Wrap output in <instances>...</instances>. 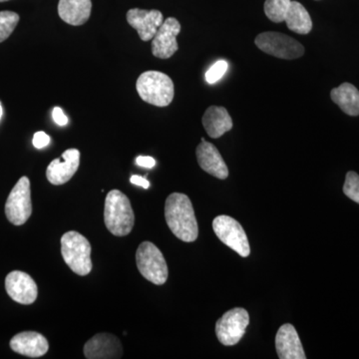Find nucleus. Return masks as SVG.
Instances as JSON below:
<instances>
[{"instance_id":"c756f323","label":"nucleus","mask_w":359,"mask_h":359,"mask_svg":"<svg viewBox=\"0 0 359 359\" xmlns=\"http://www.w3.org/2000/svg\"><path fill=\"white\" fill-rule=\"evenodd\" d=\"M2 113H4V111H2V106H1V103H0V119H1V117H2Z\"/></svg>"},{"instance_id":"c85d7f7f","label":"nucleus","mask_w":359,"mask_h":359,"mask_svg":"<svg viewBox=\"0 0 359 359\" xmlns=\"http://www.w3.org/2000/svg\"><path fill=\"white\" fill-rule=\"evenodd\" d=\"M130 182L134 185L142 187L144 189H148L150 187V183L147 179L143 178V177L138 176V175H134L130 179Z\"/></svg>"},{"instance_id":"6ab92c4d","label":"nucleus","mask_w":359,"mask_h":359,"mask_svg":"<svg viewBox=\"0 0 359 359\" xmlns=\"http://www.w3.org/2000/svg\"><path fill=\"white\" fill-rule=\"evenodd\" d=\"M203 125L211 138L218 139L233 128V120L226 108L211 106L203 116Z\"/></svg>"},{"instance_id":"4468645a","label":"nucleus","mask_w":359,"mask_h":359,"mask_svg":"<svg viewBox=\"0 0 359 359\" xmlns=\"http://www.w3.org/2000/svg\"><path fill=\"white\" fill-rule=\"evenodd\" d=\"M122 353L120 340L107 332L96 334L84 346V355L88 359L121 358Z\"/></svg>"},{"instance_id":"393cba45","label":"nucleus","mask_w":359,"mask_h":359,"mask_svg":"<svg viewBox=\"0 0 359 359\" xmlns=\"http://www.w3.org/2000/svg\"><path fill=\"white\" fill-rule=\"evenodd\" d=\"M228 66L226 61H217L205 73V80H207L208 83L214 84L222 79L224 75L226 74V70H228Z\"/></svg>"},{"instance_id":"1a4fd4ad","label":"nucleus","mask_w":359,"mask_h":359,"mask_svg":"<svg viewBox=\"0 0 359 359\" xmlns=\"http://www.w3.org/2000/svg\"><path fill=\"white\" fill-rule=\"evenodd\" d=\"M249 323V313L245 309L236 308L226 311L216 323L219 341L224 346H236L244 337Z\"/></svg>"},{"instance_id":"a211bd4d","label":"nucleus","mask_w":359,"mask_h":359,"mask_svg":"<svg viewBox=\"0 0 359 359\" xmlns=\"http://www.w3.org/2000/svg\"><path fill=\"white\" fill-rule=\"evenodd\" d=\"M91 0H59L58 14L68 25H84L91 15Z\"/></svg>"},{"instance_id":"9b49d317","label":"nucleus","mask_w":359,"mask_h":359,"mask_svg":"<svg viewBox=\"0 0 359 359\" xmlns=\"http://www.w3.org/2000/svg\"><path fill=\"white\" fill-rule=\"evenodd\" d=\"M7 294L14 302L21 304H32L36 301L39 289L34 280L23 273L14 271L7 275L6 278Z\"/></svg>"},{"instance_id":"dca6fc26","label":"nucleus","mask_w":359,"mask_h":359,"mask_svg":"<svg viewBox=\"0 0 359 359\" xmlns=\"http://www.w3.org/2000/svg\"><path fill=\"white\" fill-rule=\"evenodd\" d=\"M196 155L200 167L208 174L219 180L228 178V167L216 146L210 142L202 141V143L198 145Z\"/></svg>"},{"instance_id":"20e7f679","label":"nucleus","mask_w":359,"mask_h":359,"mask_svg":"<svg viewBox=\"0 0 359 359\" xmlns=\"http://www.w3.org/2000/svg\"><path fill=\"white\" fill-rule=\"evenodd\" d=\"M61 255L73 273L82 276L91 273V245L81 233L70 231L62 236Z\"/></svg>"},{"instance_id":"f03ea898","label":"nucleus","mask_w":359,"mask_h":359,"mask_svg":"<svg viewBox=\"0 0 359 359\" xmlns=\"http://www.w3.org/2000/svg\"><path fill=\"white\" fill-rule=\"evenodd\" d=\"M106 228L116 237H124L133 230L135 215L128 197L119 190L107 194L104 208Z\"/></svg>"},{"instance_id":"412c9836","label":"nucleus","mask_w":359,"mask_h":359,"mask_svg":"<svg viewBox=\"0 0 359 359\" xmlns=\"http://www.w3.org/2000/svg\"><path fill=\"white\" fill-rule=\"evenodd\" d=\"M285 21L289 29L297 34H309L313 29L311 15L304 6L297 1H292L290 4Z\"/></svg>"},{"instance_id":"39448f33","label":"nucleus","mask_w":359,"mask_h":359,"mask_svg":"<svg viewBox=\"0 0 359 359\" xmlns=\"http://www.w3.org/2000/svg\"><path fill=\"white\" fill-rule=\"evenodd\" d=\"M139 271L146 280L156 285L167 282L169 269L162 252L153 243L143 242L136 252Z\"/></svg>"},{"instance_id":"f257e3e1","label":"nucleus","mask_w":359,"mask_h":359,"mask_svg":"<svg viewBox=\"0 0 359 359\" xmlns=\"http://www.w3.org/2000/svg\"><path fill=\"white\" fill-rule=\"evenodd\" d=\"M165 218L170 230L179 240L185 243L197 240L199 226L192 202L185 194L173 193L167 198Z\"/></svg>"},{"instance_id":"f3484780","label":"nucleus","mask_w":359,"mask_h":359,"mask_svg":"<svg viewBox=\"0 0 359 359\" xmlns=\"http://www.w3.org/2000/svg\"><path fill=\"white\" fill-rule=\"evenodd\" d=\"M11 347L16 353L27 358H37L48 351L49 344L46 337L35 332H25L16 334L11 340Z\"/></svg>"},{"instance_id":"0eeeda50","label":"nucleus","mask_w":359,"mask_h":359,"mask_svg":"<svg viewBox=\"0 0 359 359\" xmlns=\"http://www.w3.org/2000/svg\"><path fill=\"white\" fill-rule=\"evenodd\" d=\"M32 214V192L27 177H22L13 187L6 204V218L14 226L25 224Z\"/></svg>"},{"instance_id":"bb28decb","label":"nucleus","mask_w":359,"mask_h":359,"mask_svg":"<svg viewBox=\"0 0 359 359\" xmlns=\"http://www.w3.org/2000/svg\"><path fill=\"white\" fill-rule=\"evenodd\" d=\"M52 117H53L54 121H55L56 124L59 125V126H65L68 123V118L66 117L65 112H63L61 108H54L53 112H52Z\"/></svg>"},{"instance_id":"6e6552de","label":"nucleus","mask_w":359,"mask_h":359,"mask_svg":"<svg viewBox=\"0 0 359 359\" xmlns=\"http://www.w3.org/2000/svg\"><path fill=\"white\" fill-rule=\"evenodd\" d=\"M212 230L223 244L238 252L241 257L250 256V248L242 224L229 216H219L212 221Z\"/></svg>"},{"instance_id":"a878e982","label":"nucleus","mask_w":359,"mask_h":359,"mask_svg":"<svg viewBox=\"0 0 359 359\" xmlns=\"http://www.w3.org/2000/svg\"><path fill=\"white\" fill-rule=\"evenodd\" d=\"M32 143L33 146L37 149L46 147V146H48V144L50 143V137L46 133H44V132H36L34 136H33Z\"/></svg>"},{"instance_id":"aec40b11","label":"nucleus","mask_w":359,"mask_h":359,"mask_svg":"<svg viewBox=\"0 0 359 359\" xmlns=\"http://www.w3.org/2000/svg\"><path fill=\"white\" fill-rule=\"evenodd\" d=\"M332 101L349 116L359 115V91L351 83H344L330 93Z\"/></svg>"},{"instance_id":"4be33fe9","label":"nucleus","mask_w":359,"mask_h":359,"mask_svg":"<svg viewBox=\"0 0 359 359\" xmlns=\"http://www.w3.org/2000/svg\"><path fill=\"white\" fill-rule=\"evenodd\" d=\"M292 0H266L264 13L269 20L280 23L285 20Z\"/></svg>"},{"instance_id":"5701e85b","label":"nucleus","mask_w":359,"mask_h":359,"mask_svg":"<svg viewBox=\"0 0 359 359\" xmlns=\"http://www.w3.org/2000/svg\"><path fill=\"white\" fill-rule=\"evenodd\" d=\"M20 22V15L13 11L0 13V43L11 36Z\"/></svg>"},{"instance_id":"7ed1b4c3","label":"nucleus","mask_w":359,"mask_h":359,"mask_svg":"<svg viewBox=\"0 0 359 359\" xmlns=\"http://www.w3.org/2000/svg\"><path fill=\"white\" fill-rule=\"evenodd\" d=\"M136 88L142 100L158 107H166L174 99L173 81L159 71L142 73L137 80Z\"/></svg>"},{"instance_id":"cd10ccee","label":"nucleus","mask_w":359,"mask_h":359,"mask_svg":"<svg viewBox=\"0 0 359 359\" xmlns=\"http://www.w3.org/2000/svg\"><path fill=\"white\" fill-rule=\"evenodd\" d=\"M136 163L139 166L147 168V169H151L156 165L154 158L149 157V156H139L137 157Z\"/></svg>"},{"instance_id":"b1692460","label":"nucleus","mask_w":359,"mask_h":359,"mask_svg":"<svg viewBox=\"0 0 359 359\" xmlns=\"http://www.w3.org/2000/svg\"><path fill=\"white\" fill-rule=\"evenodd\" d=\"M344 193L347 198L359 204V175L351 171L346 174Z\"/></svg>"},{"instance_id":"7c9ffc66","label":"nucleus","mask_w":359,"mask_h":359,"mask_svg":"<svg viewBox=\"0 0 359 359\" xmlns=\"http://www.w3.org/2000/svg\"><path fill=\"white\" fill-rule=\"evenodd\" d=\"M8 1V0H0V2Z\"/></svg>"},{"instance_id":"2eb2a0df","label":"nucleus","mask_w":359,"mask_h":359,"mask_svg":"<svg viewBox=\"0 0 359 359\" xmlns=\"http://www.w3.org/2000/svg\"><path fill=\"white\" fill-rule=\"evenodd\" d=\"M276 348L280 359H306L304 347L294 325L285 323L278 330Z\"/></svg>"},{"instance_id":"f8f14e48","label":"nucleus","mask_w":359,"mask_h":359,"mask_svg":"<svg viewBox=\"0 0 359 359\" xmlns=\"http://www.w3.org/2000/svg\"><path fill=\"white\" fill-rule=\"evenodd\" d=\"M80 165V152L77 149H68L61 159L52 161L47 167V180L52 185L60 186L67 183L76 173Z\"/></svg>"},{"instance_id":"423d86ee","label":"nucleus","mask_w":359,"mask_h":359,"mask_svg":"<svg viewBox=\"0 0 359 359\" xmlns=\"http://www.w3.org/2000/svg\"><path fill=\"white\" fill-rule=\"evenodd\" d=\"M255 43L264 53L276 58L292 60L302 57L304 47L299 41L280 32H264L257 35Z\"/></svg>"},{"instance_id":"9d476101","label":"nucleus","mask_w":359,"mask_h":359,"mask_svg":"<svg viewBox=\"0 0 359 359\" xmlns=\"http://www.w3.org/2000/svg\"><path fill=\"white\" fill-rule=\"evenodd\" d=\"M181 32V25L176 18H167L160 26L152 39V53L155 57L168 59L172 57L179 49L177 36Z\"/></svg>"},{"instance_id":"ddd939ff","label":"nucleus","mask_w":359,"mask_h":359,"mask_svg":"<svg viewBox=\"0 0 359 359\" xmlns=\"http://www.w3.org/2000/svg\"><path fill=\"white\" fill-rule=\"evenodd\" d=\"M126 18L129 25L138 32L139 36L143 41H150L154 39L160 26L164 22L162 13L155 9H130Z\"/></svg>"}]
</instances>
